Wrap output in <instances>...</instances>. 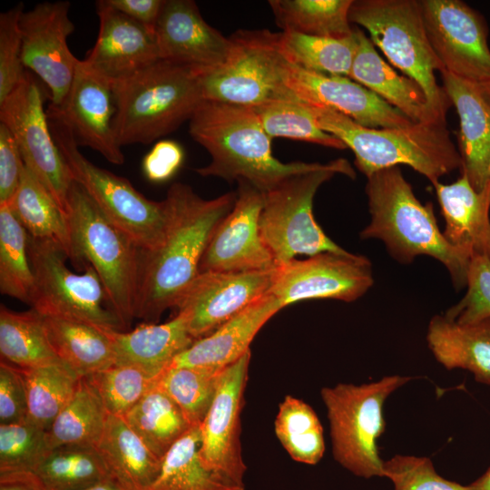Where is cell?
<instances>
[{
  "label": "cell",
  "instance_id": "cell-13",
  "mask_svg": "<svg viewBox=\"0 0 490 490\" xmlns=\"http://www.w3.org/2000/svg\"><path fill=\"white\" fill-rule=\"evenodd\" d=\"M0 122L12 132L25 166L66 216L74 181L53 138L43 91L27 71L21 83L0 102Z\"/></svg>",
  "mask_w": 490,
  "mask_h": 490
},
{
  "label": "cell",
  "instance_id": "cell-42",
  "mask_svg": "<svg viewBox=\"0 0 490 490\" xmlns=\"http://www.w3.org/2000/svg\"><path fill=\"white\" fill-rule=\"evenodd\" d=\"M51 490H86L110 479L95 446H62L52 450L36 471Z\"/></svg>",
  "mask_w": 490,
  "mask_h": 490
},
{
  "label": "cell",
  "instance_id": "cell-51",
  "mask_svg": "<svg viewBox=\"0 0 490 490\" xmlns=\"http://www.w3.org/2000/svg\"><path fill=\"white\" fill-rule=\"evenodd\" d=\"M24 166L19 148L10 130L0 122V204L15 196Z\"/></svg>",
  "mask_w": 490,
  "mask_h": 490
},
{
  "label": "cell",
  "instance_id": "cell-43",
  "mask_svg": "<svg viewBox=\"0 0 490 490\" xmlns=\"http://www.w3.org/2000/svg\"><path fill=\"white\" fill-rule=\"evenodd\" d=\"M253 110L271 139L283 137L337 150L347 149L339 139L318 126L309 106L298 98L271 100Z\"/></svg>",
  "mask_w": 490,
  "mask_h": 490
},
{
  "label": "cell",
  "instance_id": "cell-3",
  "mask_svg": "<svg viewBox=\"0 0 490 490\" xmlns=\"http://www.w3.org/2000/svg\"><path fill=\"white\" fill-rule=\"evenodd\" d=\"M367 178L371 218L360 232L361 239L382 240L392 258L403 264L419 255L430 256L446 268L456 289L466 286L473 256L446 240L432 203H421L400 168H386Z\"/></svg>",
  "mask_w": 490,
  "mask_h": 490
},
{
  "label": "cell",
  "instance_id": "cell-22",
  "mask_svg": "<svg viewBox=\"0 0 490 490\" xmlns=\"http://www.w3.org/2000/svg\"><path fill=\"white\" fill-rule=\"evenodd\" d=\"M161 60L191 67L200 74L223 65L232 48L202 17L191 0H165L155 26Z\"/></svg>",
  "mask_w": 490,
  "mask_h": 490
},
{
  "label": "cell",
  "instance_id": "cell-26",
  "mask_svg": "<svg viewBox=\"0 0 490 490\" xmlns=\"http://www.w3.org/2000/svg\"><path fill=\"white\" fill-rule=\"evenodd\" d=\"M445 220L443 234L453 246L490 258V181L476 191L461 172L456 181L433 184Z\"/></svg>",
  "mask_w": 490,
  "mask_h": 490
},
{
  "label": "cell",
  "instance_id": "cell-6",
  "mask_svg": "<svg viewBox=\"0 0 490 490\" xmlns=\"http://www.w3.org/2000/svg\"><path fill=\"white\" fill-rule=\"evenodd\" d=\"M66 219L72 256L76 266H92L99 276L109 302L124 327L135 318L142 250L114 226L85 191L73 182Z\"/></svg>",
  "mask_w": 490,
  "mask_h": 490
},
{
  "label": "cell",
  "instance_id": "cell-52",
  "mask_svg": "<svg viewBox=\"0 0 490 490\" xmlns=\"http://www.w3.org/2000/svg\"><path fill=\"white\" fill-rule=\"evenodd\" d=\"M183 160L184 151L177 142L162 140L143 157L142 169L150 181L161 183L174 176Z\"/></svg>",
  "mask_w": 490,
  "mask_h": 490
},
{
  "label": "cell",
  "instance_id": "cell-53",
  "mask_svg": "<svg viewBox=\"0 0 490 490\" xmlns=\"http://www.w3.org/2000/svg\"><path fill=\"white\" fill-rule=\"evenodd\" d=\"M113 8L155 30L165 0H105Z\"/></svg>",
  "mask_w": 490,
  "mask_h": 490
},
{
  "label": "cell",
  "instance_id": "cell-29",
  "mask_svg": "<svg viewBox=\"0 0 490 490\" xmlns=\"http://www.w3.org/2000/svg\"><path fill=\"white\" fill-rule=\"evenodd\" d=\"M426 341L446 369L467 370L475 381L490 386V318L462 324L436 315L429 321Z\"/></svg>",
  "mask_w": 490,
  "mask_h": 490
},
{
  "label": "cell",
  "instance_id": "cell-11",
  "mask_svg": "<svg viewBox=\"0 0 490 490\" xmlns=\"http://www.w3.org/2000/svg\"><path fill=\"white\" fill-rule=\"evenodd\" d=\"M28 253L34 276L31 309L43 316L85 322L105 330L127 331L113 309L94 269L83 273L66 265V252L57 243L28 235Z\"/></svg>",
  "mask_w": 490,
  "mask_h": 490
},
{
  "label": "cell",
  "instance_id": "cell-1",
  "mask_svg": "<svg viewBox=\"0 0 490 490\" xmlns=\"http://www.w3.org/2000/svg\"><path fill=\"white\" fill-rule=\"evenodd\" d=\"M236 191L205 200L187 184L175 182L164 199L168 224L161 245L141 252L135 318L157 323L174 309L183 292L200 273L210 239L233 208Z\"/></svg>",
  "mask_w": 490,
  "mask_h": 490
},
{
  "label": "cell",
  "instance_id": "cell-10",
  "mask_svg": "<svg viewBox=\"0 0 490 490\" xmlns=\"http://www.w3.org/2000/svg\"><path fill=\"white\" fill-rule=\"evenodd\" d=\"M53 138L78 183L114 226L142 250L162 242L168 224L165 201L147 199L125 178L91 162L78 149L71 130L55 115L46 113Z\"/></svg>",
  "mask_w": 490,
  "mask_h": 490
},
{
  "label": "cell",
  "instance_id": "cell-5",
  "mask_svg": "<svg viewBox=\"0 0 490 490\" xmlns=\"http://www.w3.org/2000/svg\"><path fill=\"white\" fill-rule=\"evenodd\" d=\"M112 89L113 130L121 147L167 135L190 121L204 101L197 71L161 59Z\"/></svg>",
  "mask_w": 490,
  "mask_h": 490
},
{
  "label": "cell",
  "instance_id": "cell-54",
  "mask_svg": "<svg viewBox=\"0 0 490 490\" xmlns=\"http://www.w3.org/2000/svg\"><path fill=\"white\" fill-rule=\"evenodd\" d=\"M0 490H51L34 472L0 474Z\"/></svg>",
  "mask_w": 490,
  "mask_h": 490
},
{
  "label": "cell",
  "instance_id": "cell-49",
  "mask_svg": "<svg viewBox=\"0 0 490 490\" xmlns=\"http://www.w3.org/2000/svg\"><path fill=\"white\" fill-rule=\"evenodd\" d=\"M467 291L464 298L444 314L462 324L490 318V258H472L466 278Z\"/></svg>",
  "mask_w": 490,
  "mask_h": 490
},
{
  "label": "cell",
  "instance_id": "cell-45",
  "mask_svg": "<svg viewBox=\"0 0 490 490\" xmlns=\"http://www.w3.org/2000/svg\"><path fill=\"white\" fill-rule=\"evenodd\" d=\"M86 377L108 414L124 416L155 385L159 377L135 366L113 364Z\"/></svg>",
  "mask_w": 490,
  "mask_h": 490
},
{
  "label": "cell",
  "instance_id": "cell-28",
  "mask_svg": "<svg viewBox=\"0 0 490 490\" xmlns=\"http://www.w3.org/2000/svg\"><path fill=\"white\" fill-rule=\"evenodd\" d=\"M107 333L113 343L115 364L135 366L157 377L195 341L181 314L162 324L145 323L132 331L107 330Z\"/></svg>",
  "mask_w": 490,
  "mask_h": 490
},
{
  "label": "cell",
  "instance_id": "cell-48",
  "mask_svg": "<svg viewBox=\"0 0 490 490\" xmlns=\"http://www.w3.org/2000/svg\"><path fill=\"white\" fill-rule=\"evenodd\" d=\"M23 3L0 15V102L24 79L26 70L22 60L20 18Z\"/></svg>",
  "mask_w": 490,
  "mask_h": 490
},
{
  "label": "cell",
  "instance_id": "cell-7",
  "mask_svg": "<svg viewBox=\"0 0 490 490\" xmlns=\"http://www.w3.org/2000/svg\"><path fill=\"white\" fill-rule=\"evenodd\" d=\"M411 379L393 375L375 382L338 383L321 389L333 457L341 466L358 477H383L384 461L377 440L386 428L384 405L393 392Z\"/></svg>",
  "mask_w": 490,
  "mask_h": 490
},
{
  "label": "cell",
  "instance_id": "cell-23",
  "mask_svg": "<svg viewBox=\"0 0 490 490\" xmlns=\"http://www.w3.org/2000/svg\"><path fill=\"white\" fill-rule=\"evenodd\" d=\"M99 32L83 62L111 86L160 60L155 30L96 2Z\"/></svg>",
  "mask_w": 490,
  "mask_h": 490
},
{
  "label": "cell",
  "instance_id": "cell-21",
  "mask_svg": "<svg viewBox=\"0 0 490 490\" xmlns=\"http://www.w3.org/2000/svg\"><path fill=\"white\" fill-rule=\"evenodd\" d=\"M46 111L71 130L78 145L92 148L115 165L124 162L113 130L115 103L112 86L83 60L77 64L64 101L59 105L50 104Z\"/></svg>",
  "mask_w": 490,
  "mask_h": 490
},
{
  "label": "cell",
  "instance_id": "cell-46",
  "mask_svg": "<svg viewBox=\"0 0 490 490\" xmlns=\"http://www.w3.org/2000/svg\"><path fill=\"white\" fill-rule=\"evenodd\" d=\"M52 450L48 431L28 420L0 425V474L36 473Z\"/></svg>",
  "mask_w": 490,
  "mask_h": 490
},
{
  "label": "cell",
  "instance_id": "cell-30",
  "mask_svg": "<svg viewBox=\"0 0 490 490\" xmlns=\"http://www.w3.org/2000/svg\"><path fill=\"white\" fill-rule=\"evenodd\" d=\"M110 479L124 490H152L162 459L130 427L123 416L109 415L96 446Z\"/></svg>",
  "mask_w": 490,
  "mask_h": 490
},
{
  "label": "cell",
  "instance_id": "cell-17",
  "mask_svg": "<svg viewBox=\"0 0 490 490\" xmlns=\"http://www.w3.org/2000/svg\"><path fill=\"white\" fill-rule=\"evenodd\" d=\"M251 351L224 368L212 403L201 423L199 456L209 469L244 485L247 466L240 446V412Z\"/></svg>",
  "mask_w": 490,
  "mask_h": 490
},
{
  "label": "cell",
  "instance_id": "cell-9",
  "mask_svg": "<svg viewBox=\"0 0 490 490\" xmlns=\"http://www.w3.org/2000/svg\"><path fill=\"white\" fill-rule=\"evenodd\" d=\"M336 174L356 177L348 161L338 158L315 170L292 175L263 193L260 231L276 266L298 255L345 251L323 231L313 215L317 191Z\"/></svg>",
  "mask_w": 490,
  "mask_h": 490
},
{
  "label": "cell",
  "instance_id": "cell-18",
  "mask_svg": "<svg viewBox=\"0 0 490 490\" xmlns=\"http://www.w3.org/2000/svg\"><path fill=\"white\" fill-rule=\"evenodd\" d=\"M274 269L246 272H200L175 306L196 340L268 294Z\"/></svg>",
  "mask_w": 490,
  "mask_h": 490
},
{
  "label": "cell",
  "instance_id": "cell-31",
  "mask_svg": "<svg viewBox=\"0 0 490 490\" xmlns=\"http://www.w3.org/2000/svg\"><path fill=\"white\" fill-rule=\"evenodd\" d=\"M42 317L57 357L80 377L115 364L113 347L107 330L82 321Z\"/></svg>",
  "mask_w": 490,
  "mask_h": 490
},
{
  "label": "cell",
  "instance_id": "cell-15",
  "mask_svg": "<svg viewBox=\"0 0 490 490\" xmlns=\"http://www.w3.org/2000/svg\"><path fill=\"white\" fill-rule=\"evenodd\" d=\"M429 43L444 70L479 83L490 79V49L483 17L460 0L419 1Z\"/></svg>",
  "mask_w": 490,
  "mask_h": 490
},
{
  "label": "cell",
  "instance_id": "cell-25",
  "mask_svg": "<svg viewBox=\"0 0 490 490\" xmlns=\"http://www.w3.org/2000/svg\"><path fill=\"white\" fill-rule=\"evenodd\" d=\"M282 309L276 297L264 295L209 335L196 339L171 366L217 369L228 367L250 350L260 329Z\"/></svg>",
  "mask_w": 490,
  "mask_h": 490
},
{
  "label": "cell",
  "instance_id": "cell-57",
  "mask_svg": "<svg viewBox=\"0 0 490 490\" xmlns=\"http://www.w3.org/2000/svg\"><path fill=\"white\" fill-rule=\"evenodd\" d=\"M477 88L479 89L482 95L485 99L490 103V79L485 82L476 83Z\"/></svg>",
  "mask_w": 490,
  "mask_h": 490
},
{
  "label": "cell",
  "instance_id": "cell-34",
  "mask_svg": "<svg viewBox=\"0 0 490 490\" xmlns=\"http://www.w3.org/2000/svg\"><path fill=\"white\" fill-rule=\"evenodd\" d=\"M0 354L1 360L19 368L64 364L50 343L42 315L34 309L16 312L1 305Z\"/></svg>",
  "mask_w": 490,
  "mask_h": 490
},
{
  "label": "cell",
  "instance_id": "cell-36",
  "mask_svg": "<svg viewBox=\"0 0 490 490\" xmlns=\"http://www.w3.org/2000/svg\"><path fill=\"white\" fill-rule=\"evenodd\" d=\"M354 0H270L282 31L343 38L353 34L348 15Z\"/></svg>",
  "mask_w": 490,
  "mask_h": 490
},
{
  "label": "cell",
  "instance_id": "cell-20",
  "mask_svg": "<svg viewBox=\"0 0 490 490\" xmlns=\"http://www.w3.org/2000/svg\"><path fill=\"white\" fill-rule=\"evenodd\" d=\"M284 85L299 100L331 108L368 128H400L412 122L376 93L349 77L310 72L284 59Z\"/></svg>",
  "mask_w": 490,
  "mask_h": 490
},
{
  "label": "cell",
  "instance_id": "cell-16",
  "mask_svg": "<svg viewBox=\"0 0 490 490\" xmlns=\"http://www.w3.org/2000/svg\"><path fill=\"white\" fill-rule=\"evenodd\" d=\"M68 1L44 2L24 11L20 18L22 60L48 87L51 104L65 98L79 63L67 39L74 30Z\"/></svg>",
  "mask_w": 490,
  "mask_h": 490
},
{
  "label": "cell",
  "instance_id": "cell-33",
  "mask_svg": "<svg viewBox=\"0 0 490 490\" xmlns=\"http://www.w3.org/2000/svg\"><path fill=\"white\" fill-rule=\"evenodd\" d=\"M123 417L161 459L192 427L157 381Z\"/></svg>",
  "mask_w": 490,
  "mask_h": 490
},
{
  "label": "cell",
  "instance_id": "cell-2",
  "mask_svg": "<svg viewBox=\"0 0 490 490\" xmlns=\"http://www.w3.org/2000/svg\"><path fill=\"white\" fill-rule=\"evenodd\" d=\"M191 138L211 161L195 172L229 182L244 180L265 193L285 179L315 170L320 162H282L271 152V138L251 107L203 101L190 119Z\"/></svg>",
  "mask_w": 490,
  "mask_h": 490
},
{
  "label": "cell",
  "instance_id": "cell-47",
  "mask_svg": "<svg viewBox=\"0 0 490 490\" xmlns=\"http://www.w3.org/2000/svg\"><path fill=\"white\" fill-rule=\"evenodd\" d=\"M383 476L392 482L394 490H472L439 475L426 456L396 455L384 461Z\"/></svg>",
  "mask_w": 490,
  "mask_h": 490
},
{
  "label": "cell",
  "instance_id": "cell-35",
  "mask_svg": "<svg viewBox=\"0 0 490 490\" xmlns=\"http://www.w3.org/2000/svg\"><path fill=\"white\" fill-rule=\"evenodd\" d=\"M199 426H192L165 455L152 490H245V485L204 466L199 456Z\"/></svg>",
  "mask_w": 490,
  "mask_h": 490
},
{
  "label": "cell",
  "instance_id": "cell-50",
  "mask_svg": "<svg viewBox=\"0 0 490 490\" xmlns=\"http://www.w3.org/2000/svg\"><path fill=\"white\" fill-rule=\"evenodd\" d=\"M28 418V398L22 370L1 360L0 425L16 424Z\"/></svg>",
  "mask_w": 490,
  "mask_h": 490
},
{
  "label": "cell",
  "instance_id": "cell-37",
  "mask_svg": "<svg viewBox=\"0 0 490 490\" xmlns=\"http://www.w3.org/2000/svg\"><path fill=\"white\" fill-rule=\"evenodd\" d=\"M358 45L355 26L343 38L279 32V50L283 59L302 69L348 77Z\"/></svg>",
  "mask_w": 490,
  "mask_h": 490
},
{
  "label": "cell",
  "instance_id": "cell-27",
  "mask_svg": "<svg viewBox=\"0 0 490 490\" xmlns=\"http://www.w3.org/2000/svg\"><path fill=\"white\" fill-rule=\"evenodd\" d=\"M358 41L348 77L370 90L414 122H446L432 110L422 88L398 74L377 52L371 40L355 26Z\"/></svg>",
  "mask_w": 490,
  "mask_h": 490
},
{
  "label": "cell",
  "instance_id": "cell-8",
  "mask_svg": "<svg viewBox=\"0 0 490 490\" xmlns=\"http://www.w3.org/2000/svg\"><path fill=\"white\" fill-rule=\"evenodd\" d=\"M348 18L368 32L391 64L422 88L432 110L446 121L451 103L435 75L444 67L429 43L419 1H353Z\"/></svg>",
  "mask_w": 490,
  "mask_h": 490
},
{
  "label": "cell",
  "instance_id": "cell-24",
  "mask_svg": "<svg viewBox=\"0 0 490 490\" xmlns=\"http://www.w3.org/2000/svg\"><path fill=\"white\" fill-rule=\"evenodd\" d=\"M439 73L459 116L461 171L472 187L481 191L490 181V103L476 83L444 69Z\"/></svg>",
  "mask_w": 490,
  "mask_h": 490
},
{
  "label": "cell",
  "instance_id": "cell-39",
  "mask_svg": "<svg viewBox=\"0 0 490 490\" xmlns=\"http://www.w3.org/2000/svg\"><path fill=\"white\" fill-rule=\"evenodd\" d=\"M20 369L27 390V420L48 431L71 400L81 377L64 364Z\"/></svg>",
  "mask_w": 490,
  "mask_h": 490
},
{
  "label": "cell",
  "instance_id": "cell-19",
  "mask_svg": "<svg viewBox=\"0 0 490 490\" xmlns=\"http://www.w3.org/2000/svg\"><path fill=\"white\" fill-rule=\"evenodd\" d=\"M238 185L234 206L214 230L200 272H246L276 267L260 231L264 194L244 180H239Z\"/></svg>",
  "mask_w": 490,
  "mask_h": 490
},
{
  "label": "cell",
  "instance_id": "cell-14",
  "mask_svg": "<svg viewBox=\"0 0 490 490\" xmlns=\"http://www.w3.org/2000/svg\"><path fill=\"white\" fill-rule=\"evenodd\" d=\"M370 260L344 252H321L305 260L293 259L275 267L269 293L282 308L313 299L357 300L373 285Z\"/></svg>",
  "mask_w": 490,
  "mask_h": 490
},
{
  "label": "cell",
  "instance_id": "cell-4",
  "mask_svg": "<svg viewBox=\"0 0 490 490\" xmlns=\"http://www.w3.org/2000/svg\"><path fill=\"white\" fill-rule=\"evenodd\" d=\"M305 103L318 126L353 152L356 167L367 177L403 164L434 184L442 176L462 168L460 152L456 150L446 122L368 128L331 108Z\"/></svg>",
  "mask_w": 490,
  "mask_h": 490
},
{
  "label": "cell",
  "instance_id": "cell-56",
  "mask_svg": "<svg viewBox=\"0 0 490 490\" xmlns=\"http://www.w3.org/2000/svg\"><path fill=\"white\" fill-rule=\"evenodd\" d=\"M86 490H124L111 479L103 480Z\"/></svg>",
  "mask_w": 490,
  "mask_h": 490
},
{
  "label": "cell",
  "instance_id": "cell-40",
  "mask_svg": "<svg viewBox=\"0 0 490 490\" xmlns=\"http://www.w3.org/2000/svg\"><path fill=\"white\" fill-rule=\"evenodd\" d=\"M274 431L281 446L296 462L316 465L323 457L325 440L313 408L301 399L286 396L279 406Z\"/></svg>",
  "mask_w": 490,
  "mask_h": 490
},
{
  "label": "cell",
  "instance_id": "cell-44",
  "mask_svg": "<svg viewBox=\"0 0 490 490\" xmlns=\"http://www.w3.org/2000/svg\"><path fill=\"white\" fill-rule=\"evenodd\" d=\"M222 369L171 366L159 376L157 384L191 426H200L212 403Z\"/></svg>",
  "mask_w": 490,
  "mask_h": 490
},
{
  "label": "cell",
  "instance_id": "cell-38",
  "mask_svg": "<svg viewBox=\"0 0 490 490\" xmlns=\"http://www.w3.org/2000/svg\"><path fill=\"white\" fill-rule=\"evenodd\" d=\"M108 416L93 385L86 377H81L71 400L48 430L52 448L75 445L96 447Z\"/></svg>",
  "mask_w": 490,
  "mask_h": 490
},
{
  "label": "cell",
  "instance_id": "cell-41",
  "mask_svg": "<svg viewBox=\"0 0 490 490\" xmlns=\"http://www.w3.org/2000/svg\"><path fill=\"white\" fill-rule=\"evenodd\" d=\"M34 284L28 233L9 204H0V291L29 305Z\"/></svg>",
  "mask_w": 490,
  "mask_h": 490
},
{
  "label": "cell",
  "instance_id": "cell-12",
  "mask_svg": "<svg viewBox=\"0 0 490 490\" xmlns=\"http://www.w3.org/2000/svg\"><path fill=\"white\" fill-rule=\"evenodd\" d=\"M226 63L200 74L204 101L256 107L276 99H296L280 74L279 33L238 30Z\"/></svg>",
  "mask_w": 490,
  "mask_h": 490
},
{
  "label": "cell",
  "instance_id": "cell-55",
  "mask_svg": "<svg viewBox=\"0 0 490 490\" xmlns=\"http://www.w3.org/2000/svg\"><path fill=\"white\" fill-rule=\"evenodd\" d=\"M469 486L472 490H490V467Z\"/></svg>",
  "mask_w": 490,
  "mask_h": 490
},
{
  "label": "cell",
  "instance_id": "cell-32",
  "mask_svg": "<svg viewBox=\"0 0 490 490\" xmlns=\"http://www.w3.org/2000/svg\"><path fill=\"white\" fill-rule=\"evenodd\" d=\"M7 204L28 235L57 243L71 259L72 246L66 216L25 164L19 187Z\"/></svg>",
  "mask_w": 490,
  "mask_h": 490
}]
</instances>
